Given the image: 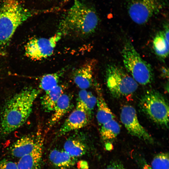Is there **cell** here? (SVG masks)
<instances>
[{"label":"cell","mask_w":169,"mask_h":169,"mask_svg":"<svg viewBox=\"0 0 169 169\" xmlns=\"http://www.w3.org/2000/svg\"><path fill=\"white\" fill-rule=\"evenodd\" d=\"M71 98L66 93H63L57 101L53 114L48 122V129L55 125L67 113L70 108Z\"/></svg>","instance_id":"16"},{"label":"cell","mask_w":169,"mask_h":169,"mask_svg":"<svg viewBox=\"0 0 169 169\" xmlns=\"http://www.w3.org/2000/svg\"><path fill=\"white\" fill-rule=\"evenodd\" d=\"M67 86L65 84H58L53 89L45 92L42 97L41 105L47 112L53 111L57 101L64 93Z\"/></svg>","instance_id":"17"},{"label":"cell","mask_w":169,"mask_h":169,"mask_svg":"<svg viewBox=\"0 0 169 169\" xmlns=\"http://www.w3.org/2000/svg\"><path fill=\"white\" fill-rule=\"evenodd\" d=\"M64 150L71 156L75 157L81 156L86 151V147L82 142L76 139H69L64 143Z\"/></svg>","instance_id":"21"},{"label":"cell","mask_w":169,"mask_h":169,"mask_svg":"<svg viewBox=\"0 0 169 169\" xmlns=\"http://www.w3.org/2000/svg\"><path fill=\"white\" fill-rule=\"evenodd\" d=\"M101 126L100 134L104 140L110 141L114 139L120 132V125L115 119L104 124Z\"/></svg>","instance_id":"19"},{"label":"cell","mask_w":169,"mask_h":169,"mask_svg":"<svg viewBox=\"0 0 169 169\" xmlns=\"http://www.w3.org/2000/svg\"><path fill=\"white\" fill-rule=\"evenodd\" d=\"M139 106L142 111L152 121L168 127L169 105L159 92L154 90L146 91L140 99Z\"/></svg>","instance_id":"6"},{"label":"cell","mask_w":169,"mask_h":169,"mask_svg":"<svg viewBox=\"0 0 169 169\" xmlns=\"http://www.w3.org/2000/svg\"><path fill=\"white\" fill-rule=\"evenodd\" d=\"M95 64L94 60H90L73 71V80L76 85L81 90H86L92 85Z\"/></svg>","instance_id":"11"},{"label":"cell","mask_w":169,"mask_h":169,"mask_svg":"<svg viewBox=\"0 0 169 169\" xmlns=\"http://www.w3.org/2000/svg\"><path fill=\"white\" fill-rule=\"evenodd\" d=\"M90 118L84 110L76 107L70 114L57 132L58 136L86 126Z\"/></svg>","instance_id":"10"},{"label":"cell","mask_w":169,"mask_h":169,"mask_svg":"<svg viewBox=\"0 0 169 169\" xmlns=\"http://www.w3.org/2000/svg\"><path fill=\"white\" fill-rule=\"evenodd\" d=\"M105 169H126L120 162L115 161L111 162Z\"/></svg>","instance_id":"26"},{"label":"cell","mask_w":169,"mask_h":169,"mask_svg":"<svg viewBox=\"0 0 169 169\" xmlns=\"http://www.w3.org/2000/svg\"><path fill=\"white\" fill-rule=\"evenodd\" d=\"M41 90L32 87L23 89L8 100L0 118V133L7 136L25 123L32 110L34 101Z\"/></svg>","instance_id":"1"},{"label":"cell","mask_w":169,"mask_h":169,"mask_svg":"<svg viewBox=\"0 0 169 169\" xmlns=\"http://www.w3.org/2000/svg\"><path fill=\"white\" fill-rule=\"evenodd\" d=\"M44 140L43 138L30 152L20 158L17 163L18 169H38L42 160Z\"/></svg>","instance_id":"13"},{"label":"cell","mask_w":169,"mask_h":169,"mask_svg":"<svg viewBox=\"0 0 169 169\" xmlns=\"http://www.w3.org/2000/svg\"><path fill=\"white\" fill-rule=\"evenodd\" d=\"M49 159L51 163L59 169H67L75 164V157L64 150L55 149L50 153Z\"/></svg>","instance_id":"18"},{"label":"cell","mask_w":169,"mask_h":169,"mask_svg":"<svg viewBox=\"0 0 169 169\" xmlns=\"http://www.w3.org/2000/svg\"><path fill=\"white\" fill-rule=\"evenodd\" d=\"M58 31L53 36L48 38H34L30 40L25 47L26 56L34 60L47 58L53 54L54 49L63 36Z\"/></svg>","instance_id":"8"},{"label":"cell","mask_w":169,"mask_h":169,"mask_svg":"<svg viewBox=\"0 0 169 169\" xmlns=\"http://www.w3.org/2000/svg\"><path fill=\"white\" fill-rule=\"evenodd\" d=\"M96 97L92 93L89 92L87 103L86 106L85 111L90 117L91 118L92 112L96 104Z\"/></svg>","instance_id":"24"},{"label":"cell","mask_w":169,"mask_h":169,"mask_svg":"<svg viewBox=\"0 0 169 169\" xmlns=\"http://www.w3.org/2000/svg\"><path fill=\"white\" fill-rule=\"evenodd\" d=\"M38 12L25 8L19 0H3L0 6V48L7 46L18 28Z\"/></svg>","instance_id":"3"},{"label":"cell","mask_w":169,"mask_h":169,"mask_svg":"<svg viewBox=\"0 0 169 169\" xmlns=\"http://www.w3.org/2000/svg\"><path fill=\"white\" fill-rule=\"evenodd\" d=\"M121 54L126 70L138 84L145 85L152 82L154 72L151 66L141 57L129 40L125 42Z\"/></svg>","instance_id":"4"},{"label":"cell","mask_w":169,"mask_h":169,"mask_svg":"<svg viewBox=\"0 0 169 169\" xmlns=\"http://www.w3.org/2000/svg\"><path fill=\"white\" fill-rule=\"evenodd\" d=\"M65 69L64 68L56 72L44 75L40 80L39 88L46 92L57 86L65 71Z\"/></svg>","instance_id":"20"},{"label":"cell","mask_w":169,"mask_h":169,"mask_svg":"<svg viewBox=\"0 0 169 169\" xmlns=\"http://www.w3.org/2000/svg\"><path fill=\"white\" fill-rule=\"evenodd\" d=\"M150 166L152 169H169L168 153L161 152L156 155Z\"/></svg>","instance_id":"22"},{"label":"cell","mask_w":169,"mask_h":169,"mask_svg":"<svg viewBox=\"0 0 169 169\" xmlns=\"http://www.w3.org/2000/svg\"><path fill=\"white\" fill-rule=\"evenodd\" d=\"M122 123L131 135L151 144L154 140L151 136L140 123L135 108L126 105L122 108L120 113Z\"/></svg>","instance_id":"9"},{"label":"cell","mask_w":169,"mask_h":169,"mask_svg":"<svg viewBox=\"0 0 169 169\" xmlns=\"http://www.w3.org/2000/svg\"><path fill=\"white\" fill-rule=\"evenodd\" d=\"M142 169H152V168L150 165L147 163H145L143 165L142 167Z\"/></svg>","instance_id":"27"},{"label":"cell","mask_w":169,"mask_h":169,"mask_svg":"<svg viewBox=\"0 0 169 169\" xmlns=\"http://www.w3.org/2000/svg\"><path fill=\"white\" fill-rule=\"evenodd\" d=\"M169 31L168 25L164 26L163 30L156 34L153 41V47L155 54L165 59L169 54Z\"/></svg>","instance_id":"15"},{"label":"cell","mask_w":169,"mask_h":169,"mask_svg":"<svg viewBox=\"0 0 169 169\" xmlns=\"http://www.w3.org/2000/svg\"><path fill=\"white\" fill-rule=\"evenodd\" d=\"M95 87L97 94L96 118L99 125L101 126L109 120L114 119L115 116L106 103L100 87L97 84H96Z\"/></svg>","instance_id":"14"},{"label":"cell","mask_w":169,"mask_h":169,"mask_svg":"<svg viewBox=\"0 0 169 169\" xmlns=\"http://www.w3.org/2000/svg\"><path fill=\"white\" fill-rule=\"evenodd\" d=\"M43 138L39 132L22 136L12 145L11 154L14 157L20 158L30 152Z\"/></svg>","instance_id":"12"},{"label":"cell","mask_w":169,"mask_h":169,"mask_svg":"<svg viewBox=\"0 0 169 169\" xmlns=\"http://www.w3.org/2000/svg\"><path fill=\"white\" fill-rule=\"evenodd\" d=\"M89 93V92L86 90H81L79 91L77 98L76 107L85 110Z\"/></svg>","instance_id":"23"},{"label":"cell","mask_w":169,"mask_h":169,"mask_svg":"<svg viewBox=\"0 0 169 169\" xmlns=\"http://www.w3.org/2000/svg\"><path fill=\"white\" fill-rule=\"evenodd\" d=\"M99 22L95 9L89 4L74 0L60 21L59 31L63 35L69 33L85 37L94 33Z\"/></svg>","instance_id":"2"},{"label":"cell","mask_w":169,"mask_h":169,"mask_svg":"<svg viewBox=\"0 0 169 169\" xmlns=\"http://www.w3.org/2000/svg\"><path fill=\"white\" fill-rule=\"evenodd\" d=\"M107 87L111 95L116 98L126 97L136 90L138 84L121 67L109 64L106 71Z\"/></svg>","instance_id":"5"},{"label":"cell","mask_w":169,"mask_h":169,"mask_svg":"<svg viewBox=\"0 0 169 169\" xmlns=\"http://www.w3.org/2000/svg\"><path fill=\"white\" fill-rule=\"evenodd\" d=\"M168 5L167 0H129L128 13L135 23L142 25Z\"/></svg>","instance_id":"7"},{"label":"cell","mask_w":169,"mask_h":169,"mask_svg":"<svg viewBox=\"0 0 169 169\" xmlns=\"http://www.w3.org/2000/svg\"><path fill=\"white\" fill-rule=\"evenodd\" d=\"M0 169H18L17 163L6 159L0 161Z\"/></svg>","instance_id":"25"}]
</instances>
